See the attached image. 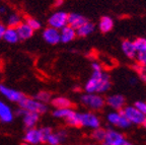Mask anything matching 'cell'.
Masks as SVG:
<instances>
[{
    "label": "cell",
    "mask_w": 146,
    "mask_h": 145,
    "mask_svg": "<svg viewBox=\"0 0 146 145\" xmlns=\"http://www.w3.org/2000/svg\"><path fill=\"white\" fill-rule=\"evenodd\" d=\"M0 94L4 96L8 102H16V104H18L25 96L21 91L11 88V87L4 85V84H0Z\"/></svg>",
    "instance_id": "8"
},
{
    "label": "cell",
    "mask_w": 146,
    "mask_h": 145,
    "mask_svg": "<svg viewBox=\"0 0 146 145\" xmlns=\"http://www.w3.org/2000/svg\"><path fill=\"white\" fill-rule=\"evenodd\" d=\"M27 25H29V27L32 29L34 32H36V31H39L40 29L42 27V23L40 21H38L36 18L35 17H31V16H27V18H25V21Z\"/></svg>",
    "instance_id": "30"
},
{
    "label": "cell",
    "mask_w": 146,
    "mask_h": 145,
    "mask_svg": "<svg viewBox=\"0 0 146 145\" xmlns=\"http://www.w3.org/2000/svg\"><path fill=\"white\" fill-rule=\"evenodd\" d=\"M87 145H98V144H96V143H89V144H87Z\"/></svg>",
    "instance_id": "42"
},
{
    "label": "cell",
    "mask_w": 146,
    "mask_h": 145,
    "mask_svg": "<svg viewBox=\"0 0 146 145\" xmlns=\"http://www.w3.org/2000/svg\"><path fill=\"white\" fill-rule=\"evenodd\" d=\"M134 70L136 71L137 75L139 77V79L146 83V66H142L140 64L137 63L134 66Z\"/></svg>",
    "instance_id": "31"
},
{
    "label": "cell",
    "mask_w": 146,
    "mask_h": 145,
    "mask_svg": "<svg viewBox=\"0 0 146 145\" xmlns=\"http://www.w3.org/2000/svg\"><path fill=\"white\" fill-rule=\"evenodd\" d=\"M52 106L55 109H68L72 108V102L69 98L65 96H57V98H52L51 100Z\"/></svg>",
    "instance_id": "22"
},
{
    "label": "cell",
    "mask_w": 146,
    "mask_h": 145,
    "mask_svg": "<svg viewBox=\"0 0 146 145\" xmlns=\"http://www.w3.org/2000/svg\"><path fill=\"white\" fill-rule=\"evenodd\" d=\"M94 30H96L94 23L87 21L86 23H83L81 27H79L77 30H76V35H77L78 37H87L92 34V33L94 32Z\"/></svg>",
    "instance_id": "23"
},
{
    "label": "cell",
    "mask_w": 146,
    "mask_h": 145,
    "mask_svg": "<svg viewBox=\"0 0 146 145\" xmlns=\"http://www.w3.org/2000/svg\"><path fill=\"white\" fill-rule=\"evenodd\" d=\"M23 140H25V142L29 143L30 145H38L40 143L44 142L40 128L35 127L31 128V129H27Z\"/></svg>",
    "instance_id": "11"
},
{
    "label": "cell",
    "mask_w": 146,
    "mask_h": 145,
    "mask_svg": "<svg viewBox=\"0 0 146 145\" xmlns=\"http://www.w3.org/2000/svg\"><path fill=\"white\" fill-rule=\"evenodd\" d=\"M18 106L25 110L27 112H33L36 113L39 115H44L48 112V106L47 104L39 102V100H35L34 98H27L25 96L21 102H18Z\"/></svg>",
    "instance_id": "3"
},
{
    "label": "cell",
    "mask_w": 146,
    "mask_h": 145,
    "mask_svg": "<svg viewBox=\"0 0 146 145\" xmlns=\"http://www.w3.org/2000/svg\"><path fill=\"white\" fill-rule=\"evenodd\" d=\"M21 23H23V18H21V15L19 13L13 12V13H10L7 16L6 23L8 25V27H16Z\"/></svg>",
    "instance_id": "25"
},
{
    "label": "cell",
    "mask_w": 146,
    "mask_h": 145,
    "mask_svg": "<svg viewBox=\"0 0 146 145\" xmlns=\"http://www.w3.org/2000/svg\"><path fill=\"white\" fill-rule=\"evenodd\" d=\"M121 112L131 125H143L146 119V116L140 113L134 106H125Z\"/></svg>",
    "instance_id": "4"
},
{
    "label": "cell",
    "mask_w": 146,
    "mask_h": 145,
    "mask_svg": "<svg viewBox=\"0 0 146 145\" xmlns=\"http://www.w3.org/2000/svg\"><path fill=\"white\" fill-rule=\"evenodd\" d=\"M64 3V0H55V2H54V6L55 7H60L62 6Z\"/></svg>",
    "instance_id": "37"
},
{
    "label": "cell",
    "mask_w": 146,
    "mask_h": 145,
    "mask_svg": "<svg viewBox=\"0 0 146 145\" xmlns=\"http://www.w3.org/2000/svg\"><path fill=\"white\" fill-rule=\"evenodd\" d=\"M73 112H74V110L72 108H68V109H55L54 112H53V116H54L55 118L66 120Z\"/></svg>",
    "instance_id": "27"
},
{
    "label": "cell",
    "mask_w": 146,
    "mask_h": 145,
    "mask_svg": "<svg viewBox=\"0 0 146 145\" xmlns=\"http://www.w3.org/2000/svg\"><path fill=\"white\" fill-rule=\"evenodd\" d=\"M48 25L51 27H54V29H57V30H61L62 27L68 25V13L65 11H62V10L54 12L49 17Z\"/></svg>",
    "instance_id": "7"
},
{
    "label": "cell",
    "mask_w": 146,
    "mask_h": 145,
    "mask_svg": "<svg viewBox=\"0 0 146 145\" xmlns=\"http://www.w3.org/2000/svg\"><path fill=\"white\" fill-rule=\"evenodd\" d=\"M106 104L109 106L113 111H122L123 108L126 106V98L124 95L114 93L109 95L106 98Z\"/></svg>",
    "instance_id": "10"
},
{
    "label": "cell",
    "mask_w": 146,
    "mask_h": 145,
    "mask_svg": "<svg viewBox=\"0 0 146 145\" xmlns=\"http://www.w3.org/2000/svg\"><path fill=\"white\" fill-rule=\"evenodd\" d=\"M40 131H41L42 137H43V141L46 142V139L48 138V136L53 132V129L51 127H42L40 128Z\"/></svg>",
    "instance_id": "33"
},
{
    "label": "cell",
    "mask_w": 146,
    "mask_h": 145,
    "mask_svg": "<svg viewBox=\"0 0 146 145\" xmlns=\"http://www.w3.org/2000/svg\"><path fill=\"white\" fill-rule=\"evenodd\" d=\"M133 106H134L140 113H142L144 116H146V102H144V100H137Z\"/></svg>",
    "instance_id": "32"
},
{
    "label": "cell",
    "mask_w": 146,
    "mask_h": 145,
    "mask_svg": "<svg viewBox=\"0 0 146 145\" xmlns=\"http://www.w3.org/2000/svg\"><path fill=\"white\" fill-rule=\"evenodd\" d=\"M103 145H110V144H107V143L103 142ZM121 145H135V144H133V143H132V142H130V141L126 140L125 142H124L123 144H121Z\"/></svg>",
    "instance_id": "38"
},
{
    "label": "cell",
    "mask_w": 146,
    "mask_h": 145,
    "mask_svg": "<svg viewBox=\"0 0 146 145\" xmlns=\"http://www.w3.org/2000/svg\"><path fill=\"white\" fill-rule=\"evenodd\" d=\"M34 98L43 104H48L52 100V94L47 90H40L34 95Z\"/></svg>",
    "instance_id": "26"
},
{
    "label": "cell",
    "mask_w": 146,
    "mask_h": 145,
    "mask_svg": "<svg viewBox=\"0 0 146 145\" xmlns=\"http://www.w3.org/2000/svg\"><path fill=\"white\" fill-rule=\"evenodd\" d=\"M106 133H107V130L103 129V128L100 127L96 128V129H94V131L91 132V138L94 139L96 142L103 143L106 138Z\"/></svg>",
    "instance_id": "28"
},
{
    "label": "cell",
    "mask_w": 146,
    "mask_h": 145,
    "mask_svg": "<svg viewBox=\"0 0 146 145\" xmlns=\"http://www.w3.org/2000/svg\"><path fill=\"white\" fill-rule=\"evenodd\" d=\"M40 120V115L36 113H33V112H27L25 115L23 116V123L27 129H31V128H35L36 124L39 123Z\"/></svg>",
    "instance_id": "17"
},
{
    "label": "cell",
    "mask_w": 146,
    "mask_h": 145,
    "mask_svg": "<svg viewBox=\"0 0 146 145\" xmlns=\"http://www.w3.org/2000/svg\"><path fill=\"white\" fill-rule=\"evenodd\" d=\"M60 31V42L64 44L70 43L72 42L74 39L77 37L76 35V30L71 27L70 25H65L64 27H62Z\"/></svg>",
    "instance_id": "16"
},
{
    "label": "cell",
    "mask_w": 146,
    "mask_h": 145,
    "mask_svg": "<svg viewBox=\"0 0 146 145\" xmlns=\"http://www.w3.org/2000/svg\"><path fill=\"white\" fill-rule=\"evenodd\" d=\"M21 145H30V144H29V143H27V142H23Z\"/></svg>",
    "instance_id": "41"
},
{
    "label": "cell",
    "mask_w": 146,
    "mask_h": 145,
    "mask_svg": "<svg viewBox=\"0 0 146 145\" xmlns=\"http://www.w3.org/2000/svg\"><path fill=\"white\" fill-rule=\"evenodd\" d=\"M143 126H144V128L146 129V119H145V121H144V123H143Z\"/></svg>",
    "instance_id": "40"
},
{
    "label": "cell",
    "mask_w": 146,
    "mask_h": 145,
    "mask_svg": "<svg viewBox=\"0 0 146 145\" xmlns=\"http://www.w3.org/2000/svg\"><path fill=\"white\" fill-rule=\"evenodd\" d=\"M136 49V58L137 63L142 66H146V39L138 38L133 41Z\"/></svg>",
    "instance_id": "9"
},
{
    "label": "cell",
    "mask_w": 146,
    "mask_h": 145,
    "mask_svg": "<svg viewBox=\"0 0 146 145\" xmlns=\"http://www.w3.org/2000/svg\"><path fill=\"white\" fill-rule=\"evenodd\" d=\"M80 102L90 111H100L106 106V100L98 93H85L81 95Z\"/></svg>",
    "instance_id": "2"
},
{
    "label": "cell",
    "mask_w": 146,
    "mask_h": 145,
    "mask_svg": "<svg viewBox=\"0 0 146 145\" xmlns=\"http://www.w3.org/2000/svg\"><path fill=\"white\" fill-rule=\"evenodd\" d=\"M112 82L109 74L104 71L92 72L84 85L86 93H104L111 88Z\"/></svg>",
    "instance_id": "1"
},
{
    "label": "cell",
    "mask_w": 146,
    "mask_h": 145,
    "mask_svg": "<svg viewBox=\"0 0 146 145\" xmlns=\"http://www.w3.org/2000/svg\"><path fill=\"white\" fill-rule=\"evenodd\" d=\"M3 40L8 44H15L19 41L15 27H6L3 36Z\"/></svg>",
    "instance_id": "24"
},
{
    "label": "cell",
    "mask_w": 146,
    "mask_h": 145,
    "mask_svg": "<svg viewBox=\"0 0 146 145\" xmlns=\"http://www.w3.org/2000/svg\"><path fill=\"white\" fill-rule=\"evenodd\" d=\"M126 140H127V139L125 138V136H124L121 132H119L114 129H110V130H107L106 138L104 142L110 145H121V144H123Z\"/></svg>",
    "instance_id": "12"
},
{
    "label": "cell",
    "mask_w": 146,
    "mask_h": 145,
    "mask_svg": "<svg viewBox=\"0 0 146 145\" xmlns=\"http://www.w3.org/2000/svg\"><path fill=\"white\" fill-rule=\"evenodd\" d=\"M80 127H85L88 129H96L100 127V119L92 112L80 113Z\"/></svg>",
    "instance_id": "6"
},
{
    "label": "cell",
    "mask_w": 146,
    "mask_h": 145,
    "mask_svg": "<svg viewBox=\"0 0 146 145\" xmlns=\"http://www.w3.org/2000/svg\"><path fill=\"white\" fill-rule=\"evenodd\" d=\"M14 119V113L12 109L4 100H0V122L2 123H11Z\"/></svg>",
    "instance_id": "15"
},
{
    "label": "cell",
    "mask_w": 146,
    "mask_h": 145,
    "mask_svg": "<svg viewBox=\"0 0 146 145\" xmlns=\"http://www.w3.org/2000/svg\"><path fill=\"white\" fill-rule=\"evenodd\" d=\"M15 29H16V32H17L18 38H19V40H21V41H25V40L31 39L35 33L34 31L29 27V25H27L25 21H23L21 25H18Z\"/></svg>",
    "instance_id": "18"
},
{
    "label": "cell",
    "mask_w": 146,
    "mask_h": 145,
    "mask_svg": "<svg viewBox=\"0 0 146 145\" xmlns=\"http://www.w3.org/2000/svg\"><path fill=\"white\" fill-rule=\"evenodd\" d=\"M87 21V18L84 17L80 13H73L68 14V25H70L71 27L77 30L78 27H81L83 23H85Z\"/></svg>",
    "instance_id": "20"
},
{
    "label": "cell",
    "mask_w": 146,
    "mask_h": 145,
    "mask_svg": "<svg viewBox=\"0 0 146 145\" xmlns=\"http://www.w3.org/2000/svg\"><path fill=\"white\" fill-rule=\"evenodd\" d=\"M121 49L122 52L124 53V55L128 59H135L136 58V49H135L133 41H130V40L123 41L121 44Z\"/></svg>",
    "instance_id": "19"
},
{
    "label": "cell",
    "mask_w": 146,
    "mask_h": 145,
    "mask_svg": "<svg viewBox=\"0 0 146 145\" xmlns=\"http://www.w3.org/2000/svg\"><path fill=\"white\" fill-rule=\"evenodd\" d=\"M5 30H6V27H5V25H3V23H0V40H2V39H3V36H4Z\"/></svg>",
    "instance_id": "36"
},
{
    "label": "cell",
    "mask_w": 146,
    "mask_h": 145,
    "mask_svg": "<svg viewBox=\"0 0 146 145\" xmlns=\"http://www.w3.org/2000/svg\"><path fill=\"white\" fill-rule=\"evenodd\" d=\"M80 113H77V112H73L68 118L66 119V123L71 126V127H80V119H79Z\"/></svg>",
    "instance_id": "29"
},
{
    "label": "cell",
    "mask_w": 146,
    "mask_h": 145,
    "mask_svg": "<svg viewBox=\"0 0 146 145\" xmlns=\"http://www.w3.org/2000/svg\"><path fill=\"white\" fill-rule=\"evenodd\" d=\"M107 121L110 125L120 129H126L131 126V124L128 122L121 111H112L111 113H109L107 116Z\"/></svg>",
    "instance_id": "5"
},
{
    "label": "cell",
    "mask_w": 146,
    "mask_h": 145,
    "mask_svg": "<svg viewBox=\"0 0 146 145\" xmlns=\"http://www.w3.org/2000/svg\"><path fill=\"white\" fill-rule=\"evenodd\" d=\"M91 70H92V72L103 71V67H102V65H100V63H98V62H94V63H91Z\"/></svg>",
    "instance_id": "34"
},
{
    "label": "cell",
    "mask_w": 146,
    "mask_h": 145,
    "mask_svg": "<svg viewBox=\"0 0 146 145\" xmlns=\"http://www.w3.org/2000/svg\"><path fill=\"white\" fill-rule=\"evenodd\" d=\"M6 12V9L4 6H0V13H5Z\"/></svg>",
    "instance_id": "39"
},
{
    "label": "cell",
    "mask_w": 146,
    "mask_h": 145,
    "mask_svg": "<svg viewBox=\"0 0 146 145\" xmlns=\"http://www.w3.org/2000/svg\"><path fill=\"white\" fill-rule=\"evenodd\" d=\"M114 27V21L111 16L105 15L100 19V23H98V29L102 33L106 34V33H109L113 30Z\"/></svg>",
    "instance_id": "21"
},
{
    "label": "cell",
    "mask_w": 146,
    "mask_h": 145,
    "mask_svg": "<svg viewBox=\"0 0 146 145\" xmlns=\"http://www.w3.org/2000/svg\"><path fill=\"white\" fill-rule=\"evenodd\" d=\"M13 113H14V116H19V117H23V116L27 113V111H25V110H23V108L18 107V109H16Z\"/></svg>",
    "instance_id": "35"
},
{
    "label": "cell",
    "mask_w": 146,
    "mask_h": 145,
    "mask_svg": "<svg viewBox=\"0 0 146 145\" xmlns=\"http://www.w3.org/2000/svg\"><path fill=\"white\" fill-rule=\"evenodd\" d=\"M68 137V133L66 130L60 129L57 132H52L46 139V143L49 145H60L66 140Z\"/></svg>",
    "instance_id": "14"
},
{
    "label": "cell",
    "mask_w": 146,
    "mask_h": 145,
    "mask_svg": "<svg viewBox=\"0 0 146 145\" xmlns=\"http://www.w3.org/2000/svg\"><path fill=\"white\" fill-rule=\"evenodd\" d=\"M43 39L46 43L50 45H56L60 43V31L54 27H48L43 32Z\"/></svg>",
    "instance_id": "13"
}]
</instances>
